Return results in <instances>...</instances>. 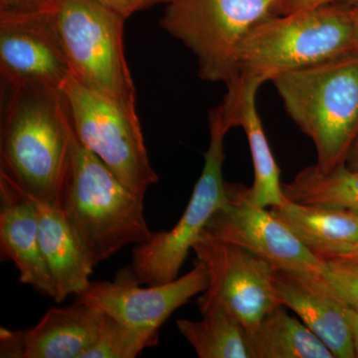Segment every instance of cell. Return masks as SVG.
<instances>
[{
    "mask_svg": "<svg viewBox=\"0 0 358 358\" xmlns=\"http://www.w3.org/2000/svg\"><path fill=\"white\" fill-rule=\"evenodd\" d=\"M247 188L226 183V199L200 237L237 245L270 264L275 270L320 273L324 259L315 255L273 215L250 199Z\"/></svg>",
    "mask_w": 358,
    "mask_h": 358,
    "instance_id": "10",
    "label": "cell"
},
{
    "mask_svg": "<svg viewBox=\"0 0 358 358\" xmlns=\"http://www.w3.org/2000/svg\"><path fill=\"white\" fill-rule=\"evenodd\" d=\"M353 52L358 56V2L352 4Z\"/></svg>",
    "mask_w": 358,
    "mask_h": 358,
    "instance_id": "28",
    "label": "cell"
},
{
    "mask_svg": "<svg viewBox=\"0 0 358 358\" xmlns=\"http://www.w3.org/2000/svg\"><path fill=\"white\" fill-rule=\"evenodd\" d=\"M0 250L20 272V281L55 301L56 289L39 239L34 199L0 171Z\"/></svg>",
    "mask_w": 358,
    "mask_h": 358,
    "instance_id": "15",
    "label": "cell"
},
{
    "mask_svg": "<svg viewBox=\"0 0 358 358\" xmlns=\"http://www.w3.org/2000/svg\"><path fill=\"white\" fill-rule=\"evenodd\" d=\"M0 171L30 196L58 206L74 128L62 90L4 86Z\"/></svg>",
    "mask_w": 358,
    "mask_h": 358,
    "instance_id": "1",
    "label": "cell"
},
{
    "mask_svg": "<svg viewBox=\"0 0 358 358\" xmlns=\"http://www.w3.org/2000/svg\"><path fill=\"white\" fill-rule=\"evenodd\" d=\"M54 20L73 77L99 93L136 105L124 55L126 18L94 0H60Z\"/></svg>",
    "mask_w": 358,
    "mask_h": 358,
    "instance_id": "7",
    "label": "cell"
},
{
    "mask_svg": "<svg viewBox=\"0 0 358 358\" xmlns=\"http://www.w3.org/2000/svg\"><path fill=\"white\" fill-rule=\"evenodd\" d=\"M270 211L313 254L322 259L350 255L358 245V213L341 207L284 200Z\"/></svg>",
    "mask_w": 358,
    "mask_h": 358,
    "instance_id": "17",
    "label": "cell"
},
{
    "mask_svg": "<svg viewBox=\"0 0 358 358\" xmlns=\"http://www.w3.org/2000/svg\"><path fill=\"white\" fill-rule=\"evenodd\" d=\"M338 258V257H336ZM345 258L353 259V260L358 261V252H355V253L350 254V255L345 256Z\"/></svg>",
    "mask_w": 358,
    "mask_h": 358,
    "instance_id": "30",
    "label": "cell"
},
{
    "mask_svg": "<svg viewBox=\"0 0 358 358\" xmlns=\"http://www.w3.org/2000/svg\"><path fill=\"white\" fill-rule=\"evenodd\" d=\"M60 0H0V16L53 14Z\"/></svg>",
    "mask_w": 358,
    "mask_h": 358,
    "instance_id": "24",
    "label": "cell"
},
{
    "mask_svg": "<svg viewBox=\"0 0 358 358\" xmlns=\"http://www.w3.org/2000/svg\"><path fill=\"white\" fill-rule=\"evenodd\" d=\"M282 192L298 203L341 207L358 213V169L343 164L324 171L313 164L282 185Z\"/></svg>",
    "mask_w": 358,
    "mask_h": 358,
    "instance_id": "21",
    "label": "cell"
},
{
    "mask_svg": "<svg viewBox=\"0 0 358 358\" xmlns=\"http://www.w3.org/2000/svg\"><path fill=\"white\" fill-rule=\"evenodd\" d=\"M353 42L352 6L275 14L257 23L245 37L236 78L272 82L286 73L353 52Z\"/></svg>",
    "mask_w": 358,
    "mask_h": 358,
    "instance_id": "4",
    "label": "cell"
},
{
    "mask_svg": "<svg viewBox=\"0 0 358 358\" xmlns=\"http://www.w3.org/2000/svg\"><path fill=\"white\" fill-rule=\"evenodd\" d=\"M355 252H358V245H357V250H355V252H353V253H355Z\"/></svg>",
    "mask_w": 358,
    "mask_h": 358,
    "instance_id": "31",
    "label": "cell"
},
{
    "mask_svg": "<svg viewBox=\"0 0 358 358\" xmlns=\"http://www.w3.org/2000/svg\"><path fill=\"white\" fill-rule=\"evenodd\" d=\"M285 109L312 140L315 166L345 164L358 140V56L343 54L273 80Z\"/></svg>",
    "mask_w": 358,
    "mask_h": 358,
    "instance_id": "3",
    "label": "cell"
},
{
    "mask_svg": "<svg viewBox=\"0 0 358 358\" xmlns=\"http://www.w3.org/2000/svg\"><path fill=\"white\" fill-rule=\"evenodd\" d=\"M282 0H171L160 26L199 59V75L227 85L237 77L240 47L250 30L281 14Z\"/></svg>",
    "mask_w": 358,
    "mask_h": 358,
    "instance_id": "5",
    "label": "cell"
},
{
    "mask_svg": "<svg viewBox=\"0 0 358 358\" xmlns=\"http://www.w3.org/2000/svg\"><path fill=\"white\" fill-rule=\"evenodd\" d=\"M209 129L210 141L203 169L185 213L173 229L152 233L147 241L134 247L131 268L138 284L155 286L178 279L193 245L225 201L224 138L231 128L221 105L209 113Z\"/></svg>",
    "mask_w": 358,
    "mask_h": 358,
    "instance_id": "8",
    "label": "cell"
},
{
    "mask_svg": "<svg viewBox=\"0 0 358 358\" xmlns=\"http://www.w3.org/2000/svg\"><path fill=\"white\" fill-rule=\"evenodd\" d=\"M207 268L197 260L187 274L166 284L141 287L131 267L113 282H91L77 301L88 303L136 329L159 331L178 308L208 288Z\"/></svg>",
    "mask_w": 358,
    "mask_h": 358,
    "instance_id": "11",
    "label": "cell"
},
{
    "mask_svg": "<svg viewBox=\"0 0 358 358\" xmlns=\"http://www.w3.org/2000/svg\"><path fill=\"white\" fill-rule=\"evenodd\" d=\"M358 0H282L281 14L334 4L357 3Z\"/></svg>",
    "mask_w": 358,
    "mask_h": 358,
    "instance_id": "26",
    "label": "cell"
},
{
    "mask_svg": "<svg viewBox=\"0 0 358 358\" xmlns=\"http://www.w3.org/2000/svg\"><path fill=\"white\" fill-rule=\"evenodd\" d=\"M192 250L209 277L208 288L200 296L199 306L221 303L251 334L266 315L281 305L273 282L275 268L260 257L208 237H200Z\"/></svg>",
    "mask_w": 358,
    "mask_h": 358,
    "instance_id": "9",
    "label": "cell"
},
{
    "mask_svg": "<svg viewBox=\"0 0 358 358\" xmlns=\"http://www.w3.org/2000/svg\"><path fill=\"white\" fill-rule=\"evenodd\" d=\"M248 345L251 358H334L327 346L282 305L248 334Z\"/></svg>",
    "mask_w": 358,
    "mask_h": 358,
    "instance_id": "19",
    "label": "cell"
},
{
    "mask_svg": "<svg viewBox=\"0 0 358 358\" xmlns=\"http://www.w3.org/2000/svg\"><path fill=\"white\" fill-rule=\"evenodd\" d=\"M348 319L352 329L353 348H355V357L358 358V313L352 308H348Z\"/></svg>",
    "mask_w": 358,
    "mask_h": 358,
    "instance_id": "27",
    "label": "cell"
},
{
    "mask_svg": "<svg viewBox=\"0 0 358 358\" xmlns=\"http://www.w3.org/2000/svg\"><path fill=\"white\" fill-rule=\"evenodd\" d=\"M157 341L159 331L136 329L105 313L95 345L82 358H134Z\"/></svg>",
    "mask_w": 358,
    "mask_h": 358,
    "instance_id": "22",
    "label": "cell"
},
{
    "mask_svg": "<svg viewBox=\"0 0 358 358\" xmlns=\"http://www.w3.org/2000/svg\"><path fill=\"white\" fill-rule=\"evenodd\" d=\"M58 206L95 266L152 235L143 214V197L127 187L76 134Z\"/></svg>",
    "mask_w": 358,
    "mask_h": 358,
    "instance_id": "2",
    "label": "cell"
},
{
    "mask_svg": "<svg viewBox=\"0 0 358 358\" xmlns=\"http://www.w3.org/2000/svg\"><path fill=\"white\" fill-rule=\"evenodd\" d=\"M34 199V197H33ZM42 254L56 289V303L88 288L95 267L82 249L56 205L34 199Z\"/></svg>",
    "mask_w": 358,
    "mask_h": 358,
    "instance_id": "18",
    "label": "cell"
},
{
    "mask_svg": "<svg viewBox=\"0 0 358 358\" xmlns=\"http://www.w3.org/2000/svg\"><path fill=\"white\" fill-rule=\"evenodd\" d=\"M76 138L136 194L159 181L136 105L115 100L72 77L63 88Z\"/></svg>",
    "mask_w": 358,
    "mask_h": 358,
    "instance_id": "6",
    "label": "cell"
},
{
    "mask_svg": "<svg viewBox=\"0 0 358 358\" xmlns=\"http://www.w3.org/2000/svg\"><path fill=\"white\" fill-rule=\"evenodd\" d=\"M273 282L280 303L296 313L334 357H355L348 307L320 273L277 268Z\"/></svg>",
    "mask_w": 358,
    "mask_h": 358,
    "instance_id": "14",
    "label": "cell"
},
{
    "mask_svg": "<svg viewBox=\"0 0 358 358\" xmlns=\"http://www.w3.org/2000/svg\"><path fill=\"white\" fill-rule=\"evenodd\" d=\"M202 320H176L179 333L200 358H251L248 334L239 320L219 303L199 306Z\"/></svg>",
    "mask_w": 358,
    "mask_h": 358,
    "instance_id": "20",
    "label": "cell"
},
{
    "mask_svg": "<svg viewBox=\"0 0 358 358\" xmlns=\"http://www.w3.org/2000/svg\"><path fill=\"white\" fill-rule=\"evenodd\" d=\"M105 313L76 301L45 313L29 329H0L1 358H82L95 345Z\"/></svg>",
    "mask_w": 358,
    "mask_h": 358,
    "instance_id": "13",
    "label": "cell"
},
{
    "mask_svg": "<svg viewBox=\"0 0 358 358\" xmlns=\"http://www.w3.org/2000/svg\"><path fill=\"white\" fill-rule=\"evenodd\" d=\"M261 82L236 79L226 85L227 94L221 105L224 117L231 129L241 127L246 133L254 166V182L247 188L250 199L263 208L281 204L286 196L280 180V171L256 106V95Z\"/></svg>",
    "mask_w": 358,
    "mask_h": 358,
    "instance_id": "16",
    "label": "cell"
},
{
    "mask_svg": "<svg viewBox=\"0 0 358 358\" xmlns=\"http://www.w3.org/2000/svg\"><path fill=\"white\" fill-rule=\"evenodd\" d=\"M94 1L102 4L127 20L138 11L162 2L169 3L171 0H94Z\"/></svg>",
    "mask_w": 358,
    "mask_h": 358,
    "instance_id": "25",
    "label": "cell"
},
{
    "mask_svg": "<svg viewBox=\"0 0 358 358\" xmlns=\"http://www.w3.org/2000/svg\"><path fill=\"white\" fill-rule=\"evenodd\" d=\"M2 84L62 90L73 77L53 14L0 16Z\"/></svg>",
    "mask_w": 358,
    "mask_h": 358,
    "instance_id": "12",
    "label": "cell"
},
{
    "mask_svg": "<svg viewBox=\"0 0 358 358\" xmlns=\"http://www.w3.org/2000/svg\"><path fill=\"white\" fill-rule=\"evenodd\" d=\"M345 164L350 169H358V140L350 150Z\"/></svg>",
    "mask_w": 358,
    "mask_h": 358,
    "instance_id": "29",
    "label": "cell"
},
{
    "mask_svg": "<svg viewBox=\"0 0 358 358\" xmlns=\"http://www.w3.org/2000/svg\"><path fill=\"white\" fill-rule=\"evenodd\" d=\"M320 274L341 301L358 313V261L345 257L324 259Z\"/></svg>",
    "mask_w": 358,
    "mask_h": 358,
    "instance_id": "23",
    "label": "cell"
}]
</instances>
